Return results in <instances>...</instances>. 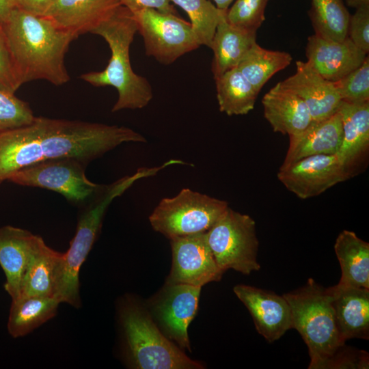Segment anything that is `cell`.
Returning <instances> with one entry per match:
<instances>
[{
    "label": "cell",
    "instance_id": "obj_1",
    "mask_svg": "<svg viewBox=\"0 0 369 369\" xmlns=\"http://www.w3.org/2000/svg\"><path fill=\"white\" fill-rule=\"evenodd\" d=\"M125 142L146 139L123 126L35 117L28 125L0 133V184L33 164L66 157L87 163Z\"/></svg>",
    "mask_w": 369,
    "mask_h": 369
},
{
    "label": "cell",
    "instance_id": "obj_2",
    "mask_svg": "<svg viewBox=\"0 0 369 369\" xmlns=\"http://www.w3.org/2000/svg\"><path fill=\"white\" fill-rule=\"evenodd\" d=\"M2 25L20 85L42 79L62 85L70 80L64 57L76 36L16 8Z\"/></svg>",
    "mask_w": 369,
    "mask_h": 369
},
{
    "label": "cell",
    "instance_id": "obj_3",
    "mask_svg": "<svg viewBox=\"0 0 369 369\" xmlns=\"http://www.w3.org/2000/svg\"><path fill=\"white\" fill-rule=\"evenodd\" d=\"M137 31L132 12L121 5L92 33L102 37L111 50L107 67L100 72L83 74L81 79L96 87L112 86L118 98L111 111L146 107L153 98L152 88L146 78L136 74L130 61V46Z\"/></svg>",
    "mask_w": 369,
    "mask_h": 369
},
{
    "label": "cell",
    "instance_id": "obj_4",
    "mask_svg": "<svg viewBox=\"0 0 369 369\" xmlns=\"http://www.w3.org/2000/svg\"><path fill=\"white\" fill-rule=\"evenodd\" d=\"M282 295L290 308L292 329L299 333L308 348V368L325 369L346 343L338 329L329 288L309 278L301 288Z\"/></svg>",
    "mask_w": 369,
    "mask_h": 369
},
{
    "label": "cell",
    "instance_id": "obj_5",
    "mask_svg": "<svg viewBox=\"0 0 369 369\" xmlns=\"http://www.w3.org/2000/svg\"><path fill=\"white\" fill-rule=\"evenodd\" d=\"M136 181L134 175L126 176L111 184L103 186L90 200L81 214L76 233L70 247L63 254L57 298L74 308L81 306L79 271L85 261L102 226L107 208Z\"/></svg>",
    "mask_w": 369,
    "mask_h": 369
},
{
    "label": "cell",
    "instance_id": "obj_6",
    "mask_svg": "<svg viewBox=\"0 0 369 369\" xmlns=\"http://www.w3.org/2000/svg\"><path fill=\"white\" fill-rule=\"evenodd\" d=\"M131 360L141 369H200L203 365L187 357L161 333L142 309L128 305L121 312Z\"/></svg>",
    "mask_w": 369,
    "mask_h": 369
},
{
    "label": "cell",
    "instance_id": "obj_7",
    "mask_svg": "<svg viewBox=\"0 0 369 369\" xmlns=\"http://www.w3.org/2000/svg\"><path fill=\"white\" fill-rule=\"evenodd\" d=\"M229 208L227 202L190 189L162 199L149 217L152 228L169 240L206 232Z\"/></svg>",
    "mask_w": 369,
    "mask_h": 369
},
{
    "label": "cell",
    "instance_id": "obj_8",
    "mask_svg": "<svg viewBox=\"0 0 369 369\" xmlns=\"http://www.w3.org/2000/svg\"><path fill=\"white\" fill-rule=\"evenodd\" d=\"M208 244L219 267L244 275L258 271L259 242L255 221L230 207L206 232Z\"/></svg>",
    "mask_w": 369,
    "mask_h": 369
},
{
    "label": "cell",
    "instance_id": "obj_9",
    "mask_svg": "<svg viewBox=\"0 0 369 369\" xmlns=\"http://www.w3.org/2000/svg\"><path fill=\"white\" fill-rule=\"evenodd\" d=\"M85 164L73 157L47 160L18 170L8 180L19 185L47 189L62 194L70 202L85 203L103 187L86 177Z\"/></svg>",
    "mask_w": 369,
    "mask_h": 369
},
{
    "label": "cell",
    "instance_id": "obj_10",
    "mask_svg": "<svg viewBox=\"0 0 369 369\" xmlns=\"http://www.w3.org/2000/svg\"><path fill=\"white\" fill-rule=\"evenodd\" d=\"M131 12L143 37L146 54L160 64H171L200 46L190 23L176 14L148 8Z\"/></svg>",
    "mask_w": 369,
    "mask_h": 369
},
{
    "label": "cell",
    "instance_id": "obj_11",
    "mask_svg": "<svg viewBox=\"0 0 369 369\" xmlns=\"http://www.w3.org/2000/svg\"><path fill=\"white\" fill-rule=\"evenodd\" d=\"M351 174L336 153L309 156L282 165L277 178L289 191L305 200L319 195Z\"/></svg>",
    "mask_w": 369,
    "mask_h": 369
},
{
    "label": "cell",
    "instance_id": "obj_12",
    "mask_svg": "<svg viewBox=\"0 0 369 369\" xmlns=\"http://www.w3.org/2000/svg\"><path fill=\"white\" fill-rule=\"evenodd\" d=\"M170 241L172 265L167 284L200 286L219 281L224 272L219 267L208 244L206 232L176 237Z\"/></svg>",
    "mask_w": 369,
    "mask_h": 369
},
{
    "label": "cell",
    "instance_id": "obj_13",
    "mask_svg": "<svg viewBox=\"0 0 369 369\" xmlns=\"http://www.w3.org/2000/svg\"><path fill=\"white\" fill-rule=\"evenodd\" d=\"M233 291L249 310L256 331L273 342L292 329L291 312L283 295L252 286L238 284Z\"/></svg>",
    "mask_w": 369,
    "mask_h": 369
},
{
    "label": "cell",
    "instance_id": "obj_14",
    "mask_svg": "<svg viewBox=\"0 0 369 369\" xmlns=\"http://www.w3.org/2000/svg\"><path fill=\"white\" fill-rule=\"evenodd\" d=\"M200 292V286L167 284L155 306L156 316L167 333L188 350L191 348L187 329L196 314Z\"/></svg>",
    "mask_w": 369,
    "mask_h": 369
},
{
    "label": "cell",
    "instance_id": "obj_15",
    "mask_svg": "<svg viewBox=\"0 0 369 369\" xmlns=\"http://www.w3.org/2000/svg\"><path fill=\"white\" fill-rule=\"evenodd\" d=\"M305 55L323 77L334 82L359 67L368 55L348 37L333 41L314 34L308 38Z\"/></svg>",
    "mask_w": 369,
    "mask_h": 369
},
{
    "label": "cell",
    "instance_id": "obj_16",
    "mask_svg": "<svg viewBox=\"0 0 369 369\" xmlns=\"http://www.w3.org/2000/svg\"><path fill=\"white\" fill-rule=\"evenodd\" d=\"M280 83L303 100L312 121L323 120L338 111L341 99L333 82L323 77L308 61H297L295 73Z\"/></svg>",
    "mask_w": 369,
    "mask_h": 369
},
{
    "label": "cell",
    "instance_id": "obj_17",
    "mask_svg": "<svg viewBox=\"0 0 369 369\" xmlns=\"http://www.w3.org/2000/svg\"><path fill=\"white\" fill-rule=\"evenodd\" d=\"M121 5L120 0H53L44 16L78 37L92 33Z\"/></svg>",
    "mask_w": 369,
    "mask_h": 369
},
{
    "label": "cell",
    "instance_id": "obj_18",
    "mask_svg": "<svg viewBox=\"0 0 369 369\" xmlns=\"http://www.w3.org/2000/svg\"><path fill=\"white\" fill-rule=\"evenodd\" d=\"M62 256L63 253L50 248L38 236L21 278L18 299L30 296L57 298Z\"/></svg>",
    "mask_w": 369,
    "mask_h": 369
},
{
    "label": "cell",
    "instance_id": "obj_19",
    "mask_svg": "<svg viewBox=\"0 0 369 369\" xmlns=\"http://www.w3.org/2000/svg\"><path fill=\"white\" fill-rule=\"evenodd\" d=\"M338 329L342 340L369 338V289L329 287Z\"/></svg>",
    "mask_w": 369,
    "mask_h": 369
},
{
    "label": "cell",
    "instance_id": "obj_20",
    "mask_svg": "<svg viewBox=\"0 0 369 369\" xmlns=\"http://www.w3.org/2000/svg\"><path fill=\"white\" fill-rule=\"evenodd\" d=\"M264 116L273 131L288 136L303 131L312 122L303 100L277 83L262 99Z\"/></svg>",
    "mask_w": 369,
    "mask_h": 369
},
{
    "label": "cell",
    "instance_id": "obj_21",
    "mask_svg": "<svg viewBox=\"0 0 369 369\" xmlns=\"http://www.w3.org/2000/svg\"><path fill=\"white\" fill-rule=\"evenodd\" d=\"M342 140V121L338 111L326 119L312 121L301 133L289 136V146L282 165L309 156L336 154Z\"/></svg>",
    "mask_w": 369,
    "mask_h": 369
},
{
    "label": "cell",
    "instance_id": "obj_22",
    "mask_svg": "<svg viewBox=\"0 0 369 369\" xmlns=\"http://www.w3.org/2000/svg\"><path fill=\"white\" fill-rule=\"evenodd\" d=\"M38 236L11 226L0 228V265L5 275L4 288L17 299L21 278Z\"/></svg>",
    "mask_w": 369,
    "mask_h": 369
},
{
    "label": "cell",
    "instance_id": "obj_23",
    "mask_svg": "<svg viewBox=\"0 0 369 369\" xmlns=\"http://www.w3.org/2000/svg\"><path fill=\"white\" fill-rule=\"evenodd\" d=\"M338 111L342 121V140L336 154L352 172L369 147V101L349 103L341 100Z\"/></svg>",
    "mask_w": 369,
    "mask_h": 369
},
{
    "label": "cell",
    "instance_id": "obj_24",
    "mask_svg": "<svg viewBox=\"0 0 369 369\" xmlns=\"http://www.w3.org/2000/svg\"><path fill=\"white\" fill-rule=\"evenodd\" d=\"M256 42V32L230 24L224 12L217 26L210 49L214 56L211 70L214 79L237 67L243 56Z\"/></svg>",
    "mask_w": 369,
    "mask_h": 369
},
{
    "label": "cell",
    "instance_id": "obj_25",
    "mask_svg": "<svg viewBox=\"0 0 369 369\" xmlns=\"http://www.w3.org/2000/svg\"><path fill=\"white\" fill-rule=\"evenodd\" d=\"M334 251L341 268L338 287L369 289V244L350 230L338 236Z\"/></svg>",
    "mask_w": 369,
    "mask_h": 369
},
{
    "label": "cell",
    "instance_id": "obj_26",
    "mask_svg": "<svg viewBox=\"0 0 369 369\" xmlns=\"http://www.w3.org/2000/svg\"><path fill=\"white\" fill-rule=\"evenodd\" d=\"M61 302L54 297L30 296L12 301L8 331L13 338L27 335L55 316Z\"/></svg>",
    "mask_w": 369,
    "mask_h": 369
},
{
    "label": "cell",
    "instance_id": "obj_27",
    "mask_svg": "<svg viewBox=\"0 0 369 369\" xmlns=\"http://www.w3.org/2000/svg\"><path fill=\"white\" fill-rule=\"evenodd\" d=\"M221 112L228 115H245L255 105L258 92L236 67L215 79Z\"/></svg>",
    "mask_w": 369,
    "mask_h": 369
},
{
    "label": "cell",
    "instance_id": "obj_28",
    "mask_svg": "<svg viewBox=\"0 0 369 369\" xmlns=\"http://www.w3.org/2000/svg\"><path fill=\"white\" fill-rule=\"evenodd\" d=\"M292 60L290 53L266 49L256 42L236 68L259 93L264 84L275 73L289 66Z\"/></svg>",
    "mask_w": 369,
    "mask_h": 369
},
{
    "label": "cell",
    "instance_id": "obj_29",
    "mask_svg": "<svg viewBox=\"0 0 369 369\" xmlns=\"http://www.w3.org/2000/svg\"><path fill=\"white\" fill-rule=\"evenodd\" d=\"M309 16L316 35L333 41L347 37L350 14L343 0H311Z\"/></svg>",
    "mask_w": 369,
    "mask_h": 369
},
{
    "label": "cell",
    "instance_id": "obj_30",
    "mask_svg": "<svg viewBox=\"0 0 369 369\" xmlns=\"http://www.w3.org/2000/svg\"><path fill=\"white\" fill-rule=\"evenodd\" d=\"M187 12L192 31L198 44L211 47L217 26L222 14L210 0H171Z\"/></svg>",
    "mask_w": 369,
    "mask_h": 369
},
{
    "label": "cell",
    "instance_id": "obj_31",
    "mask_svg": "<svg viewBox=\"0 0 369 369\" xmlns=\"http://www.w3.org/2000/svg\"><path fill=\"white\" fill-rule=\"evenodd\" d=\"M342 101L362 103L369 101V58L340 79L333 82Z\"/></svg>",
    "mask_w": 369,
    "mask_h": 369
},
{
    "label": "cell",
    "instance_id": "obj_32",
    "mask_svg": "<svg viewBox=\"0 0 369 369\" xmlns=\"http://www.w3.org/2000/svg\"><path fill=\"white\" fill-rule=\"evenodd\" d=\"M34 118L28 103L0 89V133L28 125Z\"/></svg>",
    "mask_w": 369,
    "mask_h": 369
},
{
    "label": "cell",
    "instance_id": "obj_33",
    "mask_svg": "<svg viewBox=\"0 0 369 369\" xmlns=\"http://www.w3.org/2000/svg\"><path fill=\"white\" fill-rule=\"evenodd\" d=\"M269 0H235L226 12V19L243 29L256 32L264 22Z\"/></svg>",
    "mask_w": 369,
    "mask_h": 369
},
{
    "label": "cell",
    "instance_id": "obj_34",
    "mask_svg": "<svg viewBox=\"0 0 369 369\" xmlns=\"http://www.w3.org/2000/svg\"><path fill=\"white\" fill-rule=\"evenodd\" d=\"M20 85L3 25L0 23V89L14 94Z\"/></svg>",
    "mask_w": 369,
    "mask_h": 369
},
{
    "label": "cell",
    "instance_id": "obj_35",
    "mask_svg": "<svg viewBox=\"0 0 369 369\" xmlns=\"http://www.w3.org/2000/svg\"><path fill=\"white\" fill-rule=\"evenodd\" d=\"M347 37L361 51L369 52V5L356 9L350 16Z\"/></svg>",
    "mask_w": 369,
    "mask_h": 369
},
{
    "label": "cell",
    "instance_id": "obj_36",
    "mask_svg": "<svg viewBox=\"0 0 369 369\" xmlns=\"http://www.w3.org/2000/svg\"><path fill=\"white\" fill-rule=\"evenodd\" d=\"M368 353L343 345L329 361L325 369H366L369 367Z\"/></svg>",
    "mask_w": 369,
    "mask_h": 369
},
{
    "label": "cell",
    "instance_id": "obj_37",
    "mask_svg": "<svg viewBox=\"0 0 369 369\" xmlns=\"http://www.w3.org/2000/svg\"><path fill=\"white\" fill-rule=\"evenodd\" d=\"M122 5L131 12L141 9H154L159 12L176 14L174 8L171 4V0H120Z\"/></svg>",
    "mask_w": 369,
    "mask_h": 369
},
{
    "label": "cell",
    "instance_id": "obj_38",
    "mask_svg": "<svg viewBox=\"0 0 369 369\" xmlns=\"http://www.w3.org/2000/svg\"><path fill=\"white\" fill-rule=\"evenodd\" d=\"M53 0H14V8L30 14L44 16Z\"/></svg>",
    "mask_w": 369,
    "mask_h": 369
},
{
    "label": "cell",
    "instance_id": "obj_39",
    "mask_svg": "<svg viewBox=\"0 0 369 369\" xmlns=\"http://www.w3.org/2000/svg\"><path fill=\"white\" fill-rule=\"evenodd\" d=\"M14 8V0H0V23H3Z\"/></svg>",
    "mask_w": 369,
    "mask_h": 369
},
{
    "label": "cell",
    "instance_id": "obj_40",
    "mask_svg": "<svg viewBox=\"0 0 369 369\" xmlns=\"http://www.w3.org/2000/svg\"><path fill=\"white\" fill-rule=\"evenodd\" d=\"M346 3L355 9L364 5H369V0H344Z\"/></svg>",
    "mask_w": 369,
    "mask_h": 369
},
{
    "label": "cell",
    "instance_id": "obj_41",
    "mask_svg": "<svg viewBox=\"0 0 369 369\" xmlns=\"http://www.w3.org/2000/svg\"><path fill=\"white\" fill-rule=\"evenodd\" d=\"M215 2V5L219 10L227 11L230 5L234 0H211Z\"/></svg>",
    "mask_w": 369,
    "mask_h": 369
}]
</instances>
